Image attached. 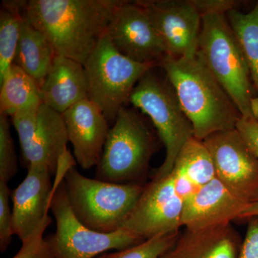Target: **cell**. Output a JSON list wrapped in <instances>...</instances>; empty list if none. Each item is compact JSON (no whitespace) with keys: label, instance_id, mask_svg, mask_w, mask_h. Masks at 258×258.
Masks as SVG:
<instances>
[{"label":"cell","instance_id":"cell-1","mask_svg":"<svg viewBox=\"0 0 258 258\" xmlns=\"http://www.w3.org/2000/svg\"><path fill=\"white\" fill-rule=\"evenodd\" d=\"M123 0H30L25 13L56 55L84 64Z\"/></svg>","mask_w":258,"mask_h":258},{"label":"cell","instance_id":"cell-2","mask_svg":"<svg viewBox=\"0 0 258 258\" xmlns=\"http://www.w3.org/2000/svg\"><path fill=\"white\" fill-rule=\"evenodd\" d=\"M159 67L192 125L194 137L204 141L212 134L236 128L242 115L198 51L190 57L166 55Z\"/></svg>","mask_w":258,"mask_h":258},{"label":"cell","instance_id":"cell-3","mask_svg":"<svg viewBox=\"0 0 258 258\" xmlns=\"http://www.w3.org/2000/svg\"><path fill=\"white\" fill-rule=\"evenodd\" d=\"M155 132L140 113L123 107L110 128L96 179L118 184H144L156 152Z\"/></svg>","mask_w":258,"mask_h":258},{"label":"cell","instance_id":"cell-4","mask_svg":"<svg viewBox=\"0 0 258 258\" xmlns=\"http://www.w3.org/2000/svg\"><path fill=\"white\" fill-rule=\"evenodd\" d=\"M198 52L242 117H252L249 101L255 90L242 48L226 13L210 12L202 15Z\"/></svg>","mask_w":258,"mask_h":258},{"label":"cell","instance_id":"cell-5","mask_svg":"<svg viewBox=\"0 0 258 258\" xmlns=\"http://www.w3.org/2000/svg\"><path fill=\"white\" fill-rule=\"evenodd\" d=\"M158 67L149 70L134 88L129 103L147 115L155 127L166 149V157L156 171L154 179L168 175L172 171L178 154L194 137L192 125L187 118L172 85Z\"/></svg>","mask_w":258,"mask_h":258},{"label":"cell","instance_id":"cell-6","mask_svg":"<svg viewBox=\"0 0 258 258\" xmlns=\"http://www.w3.org/2000/svg\"><path fill=\"white\" fill-rule=\"evenodd\" d=\"M70 205L80 222L103 233L118 230L133 210L145 185L91 179L72 166L64 176Z\"/></svg>","mask_w":258,"mask_h":258},{"label":"cell","instance_id":"cell-7","mask_svg":"<svg viewBox=\"0 0 258 258\" xmlns=\"http://www.w3.org/2000/svg\"><path fill=\"white\" fill-rule=\"evenodd\" d=\"M67 171L66 168L57 169L50 203L56 231L49 238L55 258H94L107 251L123 250L145 240L124 229L103 233L80 222L71 208L66 191L64 176Z\"/></svg>","mask_w":258,"mask_h":258},{"label":"cell","instance_id":"cell-8","mask_svg":"<svg viewBox=\"0 0 258 258\" xmlns=\"http://www.w3.org/2000/svg\"><path fill=\"white\" fill-rule=\"evenodd\" d=\"M88 85V99L94 103L108 122L129 103L136 85L157 64L140 63L122 55L106 35L83 64Z\"/></svg>","mask_w":258,"mask_h":258},{"label":"cell","instance_id":"cell-9","mask_svg":"<svg viewBox=\"0 0 258 258\" xmlns=\"http://www.w3.org/2000/svg\"><path fill=\"white\" fill-rule=\"evenodd\" d=\"M21 147L25 167L42 165L56 174L59 159L69 150L67 130L62 113L42 103L11 117Z\"/></svg>","mask_w":258,"mask_h":258},{"label":"cell","instance_id":"cell-10","mask_svg":"<svg viewBox=\"0 0 258 258\" xmlns=\"http://www.w3.org/2000/svg\"><path fill=\"white\" fill-rule=\"evenodd\" d=\"M184 201L172 174L154 179L144 186L135 206L120 229L143 240L179 231Z\"/></svg>","mask_w":258,"mask_h":258},{"label":"cell","instance_id":"cell-11","mask_svg":"<svg viewBox=\"0 0 258 258\" xmlns=\"http://www.w3.org/2000/svg\"><path fill=\"white\" fill-rule=\"evenodd\" d=\"M211 154L216 177L248 204L258 199V158L237 129L217 132L203 141Z\"/></svg>","mask_w":258,"mask_h":258},{"label":"cell","instance_id":"cell-12","mask_svg":"<svg viewBox=\"0 0 258 258\" xmlns=\"http://www.w3.org/2000/svg\"><path fill=\"white\" fill-rule=\"evenodd\" d=\"M147 12L166 55L184 57L198 52L202 15L193 0L136 1Z\"/></svg>","mask_w":258,"mask_h":258},{"label":"cell","instance_id":"cell-13","mask_svg":"<svg viewBox=\"0 0 258 258\" xmlns=\"http://www.w3.org/2000/svg\"><path fill=\"white\" fill-rule=\"evenodd\" d=\"M106 35L122 55L140 63L159 66L167 55L152 20L136 1L123 2L113 15Z\"/></svg>","mask_w":258,"mask_h":258},{"label":"cell","instance_id":"cell-14","mask_svg":"<svg viewBox=\"0 0 258 258\" xmlns=\"http://www.w3.org/2000/svg\"><path fill=\"white\" fill-rule=\"evenodd\" d=\"M51 176L45 166H30L25 179L12 191L13 232L22 242L49 216L54 191Z\"/></svg>","mask_w":258,"mask_h":258},{"label":"cell","instance_id":"cell-15","mask_svg":"<svg viewBox=\"0 0 258 258\" xmlns=\"http://www.w3.org/2000/svg\"><path fill=\"white\" fill-rule=\"evenodd\" d=\"M62 114L75 160L86 170L97 166L110 130L103 112L88 98Z\"/></svg>","mask_w":258,"mask_h":258},{"label":"cell","instance_id":"cell-16","mask_svg":"<svg viewBox=\"0 0 258 258\" xmlns=\"http://www.w3.org/2000/svg\"><path fill=\"white\" fill-rule=\"evenodd\" d=\"M246 206L216 177L185 200L181 225L190 230L229 225L240 220Z\"/></svg>","mask_w":258,"mask_h":258},{"label":"cell","instance_id":"cell-17","mask_svg":"<svg viewBox=\"0 0 258 258\" xmlns=\"http://www.w3.org/2000/svg\"><path fill=\"white\" fill-rule=\"evenodd\" d=\"M241 243L232 224L205 230L185 229L161 258H237Z\"/></svg>","mask_w":258,"mask_h":258},{"label":"cell","instance_id":"cell-18","mask_svg":"<svg viewBox=\"0 0 258 258\" xmlns=\"http://www.w3.org/2000/svg\"><path fill=\"white\" fill-rule=\"evenodd\" d=\"M42 103L60 113L88 98L87 76L83 64L56 55L40 86Z\"/></svg>","mask_w":258,"mask_h":258},{"label":"cell","instance_id":"cell-19","mask_svg":"<svg viewBox=\"0 0 258 258\" xmlns=\"http://www.w3.org/2000/svg\"><path fill=\"white\" fill-rule=\"evenodd\" d=\"M170 173L178 192L184 200L216 178L211 154L203 141L195 137L181 149Z\"/></svg>","mask_w":258,"mask_h":258},{"label":"cell","instance_id":"cell-20","mask_svg":"<svg viewBox=\"0 0 258 258\" xmlns=\"http://www.w3.org/2000/svg\"><path fill=\"white\" fill-rule=\"evenodd\" d=\"M56 55L50 41L30 23L24 9L21 33L13 64L31 76L40 87Z\"/></svg>","mask_w":258,"mask_h":258},{"label":"cell","instance_id":"cell-21","mask_svg":"<svg viewBox=\"0 0 258 258\" xmlns=\"http://www.w3.org/2000/svg\"><path fill=\"white\" fill-rule=\"evenodd\" d=\"M42 103L41 91L36 81L18 66L12 64L0 80V115L11 118L18 112Z\"/></svg>","mask_w":258,"mask_h":258},{"label":"cell","instance_id":"cell-22","mask_svg":"<svg viewBox=\"0 0 258 258\" xmlns=\"http://www.w3.org/2000/svg\"><path fill=\"white\" fill-rule=\"evenodd\" d=\"M227 18L240 43L258 95V2L247 13L238 9L230 10Z\"/></svg>","mask_w":258,"mask_h":258},{"label":"cell","instance_id":"cell-23","mask_svg":"<svg viewBox=\"0 0 258 258\" xmlns=\"http://www.w3.org/2000/svg\"><path fill=\"white\" fill-rule=\"evenodd\" d=\"M26 1H3L0 10V80L14 61Z\"/></svg>","mask_w":258,"mask_h":258},{"label":"cell","instance_id":"cell-24","mask_svg":"<svg viewBox=\"0 0 258 258\" xmlns=\"http://www.w3.org/2000/svg\"><path fill=\"white\" fill-rule=\"evenodd\" d=\"M180 231L153 237L123 250L113 252V258H161L175 244Z\"/></svg>","mask_w":258,"mask_h":258},{"label":"cell","instance_id":"cell-25","mask_svg":"<svg viewBox=\"0 0 258 258\" xmlns=\"http://www.w3.org/2000/svg\"><path fill=\"white\" fill-rule=\"evenodd\" d=\"M18 171V160L9 117L0 115V181L9 182Z\"/></svg>","mask_w":258,"mask_h":258},{"label":"cell","instance_id":"cell-26","mask_svg":"<svg viewBox=\"0 0 258 258\" xmlns=\"http://www.w3.org/2000/svg\"><path fill=\"white\" fill-rule=\"evenodd\" d=\"M52 218L47 217L31 237L22 242V247L13 258H55L50 238L43 237L44 232L50 225Z\"/></svg>","mask_w":258,"mask_h":258},{"label":"cell","instance_id":"cell-27","mask_svg":"<svg viewBox=\"0 0 258 258\" xmlns=\"http://www.w3.org/2000/svg\"><path fill=\"white\" fill-rule=\"evenodd\" d=\"M11 193L8 183L0 181V250L2 252L8 249L14 235L13 210L10 205Z\"/></svg>","mask_w":258,"mask_h":258},{"label":"cell","instance_id":"cell-28","mask_svg":"<svg viewBox=\"0 0 258 258\" xmlns=\"http://www.w3.org/2000/svg\"><path fill=\"white\" fill-rule=\"evenodd\" d=\"M247 222L245 237L237 258H258V217H252Z\"/></svg>","mask_w":258,"mask_h":258},{"label":"cell","instance_id":"cell-29","mask_svg":"<svg viewBox=\"0 0 258 258\" xmlns=\"http://www.w3.org/2000/svg\"><path fill=\"white\" fill-rule=\"evenodd\" d=\"M236 129L258 158V122L252 117H241L236 125Z\"/></svg>","mask_w":258,"mask_h":258},{"label":"cell","instance_id":"cell-30","mask_svg":"<svg viewBox=\"0 0 258 258\" xmlns=\"http://www.w3.org/2000/svg\"><path fill=\"white\" fill-rule=\"evenodd\" d=\"M200 14L210 12H220L227 14L230 10L237 9L239 2L233 0H193Z\"/></svg>","mask_w":258,"mask_h":258},{"label":"cell","instance_id":"cell-31","mask_svg":"<svg viewBox=\"0 0 258 258\" xmlns=\"http://www.w3.org/2000/svg\"><path fill=\"white\" fill-rule=\"evenodd\" d=\"M252 217H258V199L247 205L239 220H247Z\"/></svg>","mask_w":258,"mask_h":258},{"label":"cell","instance_id":"cell-32","mask_svg":"<svg viewBox=\"0 0 258 258\" xmlns=\"http://www.w3.org/2000/svg\"><path fill=\"white\" fill-rule=\"evenodd\" d=\"M249 108H250L251 114L252 118L258 122V95L252 96L249 101Z\"/></svg>","mask_w":258,"mask_h":258},{"label":"cell","instance_id":"cell-33","mask_svg":"<svg viewBox=\"0 0 258 258\" xmlns=\"http://www.w3.org/2000/svg\"><path fill=\"white\" fill-rule=\"evenodd\" d=\"M113 252H112V253L103 254L98 258H113Z\"/></svg>","mask_w":258,"mask_h":258}]
</instances>
